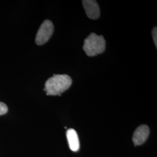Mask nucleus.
<instances>
[{"instance_id":"1","label":"nucleus","mask_w":157,"mask_h":157,"mask_svg":"<svg viewBox=\"0 0 157 157\" xmlns=\"http://www.w3.org/2000/svg\"><path fill=\"white\" fill-rule=\"evenodd\" d=\"M72 83V78L67 75H54L46 81L44 91H46L47 95L61 96Z\"/></svg>"},{"instance_id":"2","label":"nucleus","mask_w":157,"mask_h":157,"mask_svg":"<svg viewBox=\"0 0 157 157\" xmlns=\"http://www.w3.org/2000/svg\"><path fill=\"white\" fill-rule=\"evenodd\" d=\"M83 48L87 56H95L105 50V40L102 36L92 33L84 40Z\"/></svg>"},{"instance_id":"3","label":"nucleus","mask_w":157,"mask_h":157,"mask_svg":"<svg viewBox=\"0 0 157 157\" xmlns=\"http://www.w3.org/2000/svg\"><path fill=\"white\" fill-rule=\"evenodd\" d=\"M54 25L49 20H45L40 26L36 37V43L41 45L46 43L54 32Z\"/></svg>"},{"instance_id":"4","label":"nucleus","mask_w":157,"mask_h":157,"mask_svg":"<svg viewBox=\"0 0 157 157\" xmlns=\"http://www.w3.org/2000/svg\"><path fill=\"white\" fill-rule=\"evenodd\" d=\"M87 16L91 19H97L100 16V10L96 1L84 0L82 1Z\"/></svg>"},{"instance_id":"5","label":"nucleus","mask_w":157,"mask_h":157,"mask_svg":"<svg viewBox=\"0 0 157 157\" xmlns=\"http://www.w3.org/2000/svg\"><path fill=\"white\" fill-rule=\"evenodd\" d=\"M150 133V129L146 124H142L139 126L134 132L133 136V141L135 146L143 144L147 139Z\"/></svg>"},{"instance_id":"6","label":"nucleus","mask_w":157,"mask_h":157,"mask_svg":"<svg viewBox=\"0 0 157 157\" xmlns=\"http://www.w3.org/2000/svg\"><path fill=\"white\" fill-rule=\"evenodd\" d=\"M67 137L70 149L74 152L78 151L80 148V143L76 130L73 129H68L67 132Z\"/></svg>"},{"instance_id":"7","label":"nucleus","mask_w":157,"mask_h":157,"mask_svg":"<svg viewBox=\"0 0 157 157\" xmlns=\"http://www.w3.org/2000/svg\"><path fill=\"white\" fill-rule=\"evenodd\" d=\"M8 112V107L6 104L0 102V115L6 114Z\"/></svg>"},{"instance_id":"8","label":"nucleus","mask_w":157,"mask_h":157,"mask_svg":"<svg viewBox=\"0 0 157 157\" xmlns=\"http://www.w3.org/2000/svg\"><path fill=\"white\" fill-rule=\"evenodd\" d=\"M152 39L154 40V43L155 45V47H157V27H155L153 29L152 31Z\"/></svg>"}]
</instances>
